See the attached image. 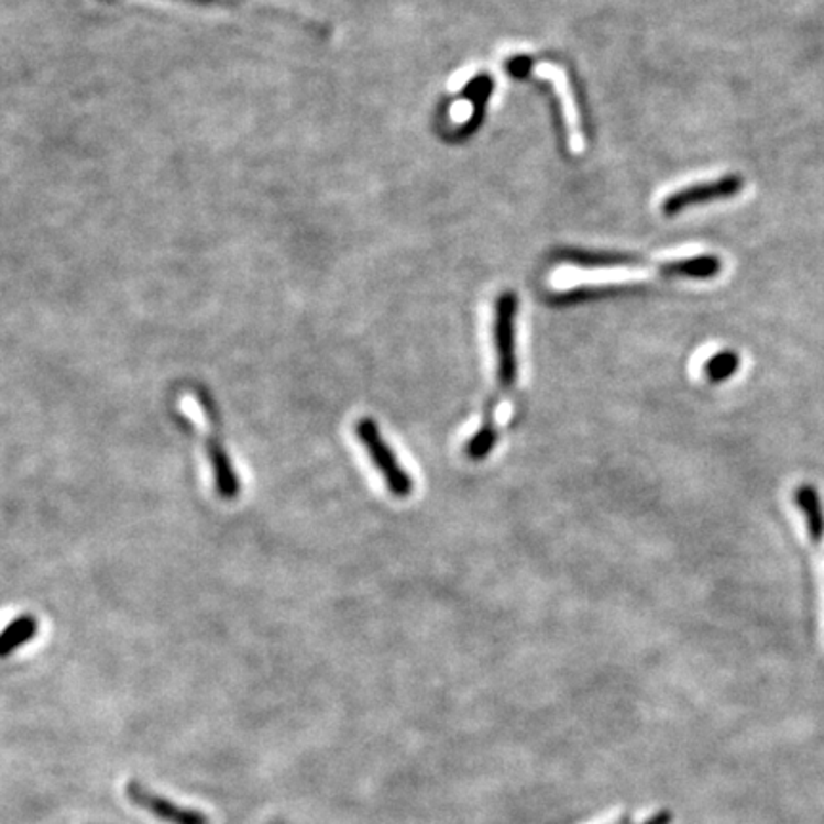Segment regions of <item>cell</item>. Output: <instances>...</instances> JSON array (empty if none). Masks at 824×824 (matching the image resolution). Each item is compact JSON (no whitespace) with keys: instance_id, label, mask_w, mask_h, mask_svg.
I'll return each mask as SVG.
<instances>
[{"instance_id":"6da1fadb","label":"cell","mask_w":824,"mask_h":824,"mask_svg":"<svg viewBox=\"0 0 824 824\" xmlns=\"http://www.w3.org/2000/svg\"><path fill=\"white\" fill-rule=\"evenodd\" d=\"M516 314L517 300L514 293H504L496 301L495 309V350H496V382L498 394L491 397L485 407L483 422L480 430L468 439L466 454L472 460H485L493 452L496 444L495 413L502 395L508 394L517 382L516 353Z\"/></svg>"},{"instance_id":"7a4b0ae2","label":"cell","mask_w":824,"mask_h":824,"mask_svg":"<svg viewBox=\"0 0 824 824\" xmlns=\"http://www.w3.org/2000/svg\"><path fill=\"white\" fill-rule=\"evenodd\" d=\"M355 433H358L359 441L365 447L369 457L373 460L374 466L386 481L387 491L397 498H407V496L413 495L415 481L410 480L407 470L399 464L392 447L382 436L378 424L374 422L373 418H361L355 424Z\"/></svg>"},{"instance_id":"3957f363","label":"cell","mask_w":824,"mask_h":824,"mask_svg":"<svg viewBox=\"0 0 824 824\" xmlns=\"http://www.w3.org/2000/svg\"><path fill=\"white\" fill-rule=\"evenodd\" d=\"M745 189V178L740 174H725L719 178L696 182L693 186L681 187L668 195L660 205L667 216H678L685 208L701 207L710 202L729 201Z\"/></svg>"},{"instance_id":"277c9868","label":"cell","mask_w":824,"mask_h":824,"mask_svg":"<svg viewBox=\"0 0 824 824\" xmlns=\"http://www.w3.org/2000/svg\"><path fill=\"white\" fill-rule=\"evenodd\" d=\"M127 795H129L130 802L147 811L150 815L163 821L166 824H210L208 818L202 815L201 811L186 810V807H178L168 800L158 798L157 794H151L144 787H140L136 782L129 784L127 789Z\"/></svg>"},{"instance_id":"5b68a950","label":"cell","mask_w":824,"mask_h":824,"mask_svg":"<svg viewBox=\"0 0 824 824\" xmlns=\"http://www.w3.org/2000/svg\"><path fill=\"white\" fill-rule=\"evenodd\" d=\"M207 452L208 462L212 468V477H215L216 493L226 501H233L241 491V481H239L235 468L231 464L230 454L218 436L208 438Z\"/></svg>"},{"instance_id":"8992f818","label":"cell","mask_w":824,"mask_h":824,"mask_svg":"<svg viewBox=\"0 0 824 824\" xmlns=\"http://www.w3.org/2000/svg\"><path fill=\"white\" fill-rule=\"evenodd\" d=\"M722 259L714 254H699L689 259L670 260L657 265V272L662 277H675V279H714L722 273Z\"/></svg>"},{"instance_id":"52a82bcc","label":"cell","mask_w":824,"mask_h":824,"mask_svg":"<svg viewBox=\"0 0 824 824\" xmlns=\"http://www.w3.org/2000/svg\"><path fill=\"white\" fill-rule=\"evenodd\" d=\"M795 506L802 512L811 542L818 545L824 538V508L817 488L813 485H800L795 491Z\"/></svg>"},{"instance_id":"ba28073f","label":"cell","mask_w":824,"mask_h":824,"mask_svg":"<svg viewBox=\"0 0 824 824\" xmlns=\"http://www.w3.org/2000/svg\"><path fill=\"white\" fill-rule=\"evenodd\" d=\"M39 631V623L31 615H22L8 623L7 628L0 631V659H7L8 655L18 651L20 647L30 644Z\"/></svg>"},{"instance_id":"9c48e42d","label":"cell","mask_w":824,"mask_h":824,"mask_svg":"<svg viewBox=\"0 0 824 824\" xmlns=\"http://www.w3.org/2000/svg\"><path fill=\"white\" fill-rule=\"evenodd\" d=\"M540 75H546V79H552L553 85L558 88V94L561 96L563 101V111L567 108V121H569V130H571V142H573L574 150L582 147V136L576 130V111H574L573 100H571V94L567 88V80L563 79L560 69L552 67V65H542L538 67Z\"/></svg>"},{"instance_id":"30bf717a","label":"cell","mask_w":824,"mask_h":824,"mask_svg":"<svg viewBox=\"0 0 824 824\" xmlns=\"http://www.w3.org/2000/svg\"><path fill=\"white\" fill-rule=\"evenodd\" d=\"M738 366H740V358L737 353L732 352V350H724V352L716 353L706 361L704 374L712 384H719V382L732 378L733 374L737 373Z\"/></svg>"},{"instance_id":"8fae6325","label":"cell","mask_w":824,"mask_h":824,"mask_svg":"<svg viewBox=\"0 0 824 824\" xmlns=\"http://www.w3.org/2000/svg\"><path fill=\"white\" fill-rule=\"evenodd\" d=\"M529 67L530 64L527 58H514L508 64L509 73H512L514 77H517V79H519V77H525V75L529 73Z\"/></svg>"},{"instance_id":"7c38bea8","label":"cell","mask_w":824,"mask_h":824,"mask_svg":"<svg viewBox=\"0 0 824 824\" xmlns=\"http://www.w3.org/2000/svg\"><path fill=\"white\" fill-rule=\"evenodd\" d=\"M644 824H672V813L660 811V813H657L655 817L649 818V821H646Z\"/></svg>"},{"instance_id":"4fadbf2b","label":"cell","mask_w":824,"mask_h":824,"mask_svg":"<svg viewBox=\"0 0 824 824\" xmlns=\"http://www.w3.org/2000/svg\"><path fill=\"white\" fill-rule=\"evenodd\" d=\"M191 2H197V4H216V7H237V4H241L239 0H191Z\"/></svg>"}]
</instances>
